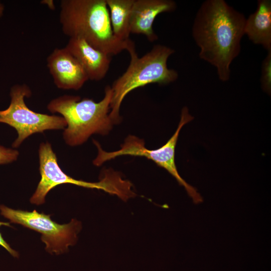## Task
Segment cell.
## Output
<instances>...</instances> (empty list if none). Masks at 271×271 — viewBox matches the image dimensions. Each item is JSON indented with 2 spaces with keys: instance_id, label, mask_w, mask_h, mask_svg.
<instances>
[{
  "instance_id": "6da1fadb",
  "label": "cell",
  "mask_w": 271,
  "mask_h": 271,
  "mask_svg": "<svg viewBox=\"0 0 271 271\" xmlns=\"http://www.w3.org/2000/svg\"><path fill=\"white\" fill-rule=\"evenodd\" d=\"M246 18L224 0H206L194 20L192 34L200 59L216 68L219 79L228 81L230 65L241 50Z\"/></svg>"
},
{
  "instance_id": "7a4b0ae2",
  "label": "cell",
  "mask_w": 271,
  "mask_h": 271,
  "mask_svg": "<svg viewBox=\"0 0 271 271\" xmlns=\"http://www.w3.org/2000/svg\"><path fill=\"white\" fill-rule=\"evenodd\" d=\"M59 22L65 35L82 39L110 56L134 45L114 35L106 0H62Z\"/></svg>"
},
{
  "instance_id": "3957f363",
  "label": "cell",
  "mask_w": 271,
  "mask_h": 271,
  "mask_svg": "<svg viewBox=\"0 0 271 271\" xmlns=\"http://www.w3.org/2000/svg\"><path fill=\"white\" fill-rule=\"evenodd\" d=\"M112 91L106 86L104 96L99 102L92 99H81L79 96L64 95L52 99L47 108L58 113L66 120L63 139L70 146L84 143L92 134H108L114 123L109 116Z\"/></svg>"
},
{
  "instance_id": "277c9868",
  "label": "cell",
  "mask_w": 271,
  "mask_h": 271,
  "mask_svg": "<svg viewBox=\"0 0 271 271\" xmlns=\"http://www.w3.org/2000/svg\"><path fill=\"white\" fill-rule=\"evenodd\" d=\"M127 51L130 56L128 67L110 86L112 96L109 116L114 124L121 120L120 106L130 92L151 83L169 84L178 77V72L168 68L167 66L169 57L175 52L174 49L166 46L156 45L140 58L136 53L134 45Z\"/></svg>"
},
{
  "instance_id": "5b68a950",
  "label": "cell",
  "mask_w": 271,
  "mask_h": 271,
  "mask_svg": "<svg viewBox=\"0 0 271 271\" xmlns=\"http://www.w3.org/2000/svg\"><path fill=\"white\" fill-rule=\"evenodd\" d=\"M38 153L41 178L35 193L30 198L32 204L37 205L43 204L48 193L56 186L63 184L101 190L111 195H116L124 201L129 199L132 195L131 183L124 179L119 172L112 169L104 170L101 179L97 182L76 180L61 169L56 154L49 143H42L39 146Z\"/></svg>"
},
{
  "instance_id": "8992f818",
  "label": "cell",
  "mask_w": 271,
  "mask_h": 271,
  "mask_svg": "<svg viewBox=\"0 0 271 271\" xmlns=\"http://www.w3.org/2000/svg\"><path fill=\"white\" fill-rule=\"evenodd\" d=\"M193 119L189 113L187 107L181 111L180 120L176 130L166 143L157 149L146 148L144 140L133 135L128 136L124 140L120 148L115 151L107 152L102 149L99 143L93 140L97 149V155L93 161L96 166H100L105 162L121 156L143 157L151 160L158 166L166 170L183 186L188 195L195 204L202 202L203 198L197 189L187 183L180 175L175 161V152L179 133L183 126Z\"/></svg>"
},
{
  "instance_id": "52a82bcc",
  "label": "cell",
  "mask_w": 271,
  "mask_h": 271,
  "mask_svg": "<svg viewBox=\"0 0 271 271\" xmlns=\"http://www.w3.org/2000/svg\"><path fill=\"white\" fill-rule=\"evenodd\" d=\"M31 94L26 84L15 85L10 91V105L5 110H0V122L8 124L17 131L18 137L12 144L13 148H18L33 133L48 129H64L67 126L62 116L37 113L29 109L24 98L29 97Z\"/></svg>"
},
{
  "instance_id": "ba28073f",
  "label": "cell",
  "mask_w": 271,
  "mask_h": 271,
  "mask_svg": "<svg viewBox=\"0 0 271 271\" xmlns=\"http://www.w3.org/2000/svg\"><path fill=\"white\" fill-rule=\"evenodd\" d=\"M1 214L12 223L21 224L42 234L41 240L45 249L51 254H60L67 252L69 246L75 244L77 234L81 229L80 222L72 219L69 223L60 224L51 220L50 215L15 210L0 205Z\"/></svg>"
},
{
  "instance_id": "9c48e42d",
  "label": "cell",
  "mask_w": 271,
  "mask_h": 271,
  "mask_svg": "<svg viewBox=\"0 0 271 271\" xmlns=\"http://www.w3.org/2000/svg\"><path fill=\"white\" fill-rule=\"evenodd\" d=\"M47 66L58 88L77 90L88 80L81 64L65 48L54 49L47 58Z\"/></svg>"
},
{
  "instance_id": "30bf717a",
  "label": "cell",
  "mask_w": 271,
  "mask_h": 271,
  "mask_svg": "<svg viewBox=\"0 0 271 271\" xmlns=\"http://www.w3.org/2000/svg\"><path fill=\"white\" fill-rule=\"evenodd\" d=\"M176 3L172 0H134L130 20V32L145 36L150 42L158 36L153 26L157 16L161 13L175 10Z\"/></svg>"
},
{
  "instance_id": "8fae6325",
  "label": "cell",
  "mask_w": 271,
  "mask_h": 271,
  "mask_svg": "<svg viewBox=\"0 0 271 271\" xmlns=\"http://www.w3.org/2000/svg\"><path fill=\"white\" fill-rule=\"evenodd\" d=\"M79 62L88 80L98 81L107 73L111 56L79 38H70L64 47Z\"/></svg>"
},
{
  "instance_id": "7c38bea8",
  "label": "cell",
  "mask_w": 271,
  "mask_h": 271,
  "mask_svg": "<svg viewBox=\"0 0 271 271\" xmlns=\"http://www.w3.org/2000/svg\"><path fill=\"white\" fill-rule=\"evenodd\" d=\"M254 44L271 50V1L258 0L257 9L246 18L244 35Z\"/></svg>"
},
{
  "instance_id": "4fadbf2b",
  "label": "cell",
  "mask_w": 271,
  "mask_h": 271,
  "mask_svg": "<svg viewBox=\"0 0 271 271\" xmlns=\"http://www.w3.org/2000/svg\"><path fill=\"white\" fill-rule=\"evenodd\" d=\"M115 37L123 42L130 41V20L134 0H106Z\"/></svg>"
},
{
  "instance_id": "5bb4252c",
  "label": "cell",
  "mask_w": 271,
  "mask_h": 271,
  "mask_svg": "<svg viewBox=\"0 0 271 271\" xmlns=\"http://www.w3.org/2000/svg\"><path fill=\"white\" fill-rule=\"evenodd\" d=\"M260 83L262 89L267 93L271 90V50L267 51V54L261 64Z\"/></svg>"
},
{
  "instance_id": "9a60e30c",
  "label": "cell",
  "mask_w": 271,
  "mask_h": 271,
  "mask_svg": "<svg viewBox=\"0 0 271 271\" xmlns=\"http://www.w3.org/2000/svg\"><path fill=\"white\" fill-rule=\"evenodd\" d=\"M19 155V153L17 150L0 145V165L11 163L16 161Z\"/></svg>"
},
{
  "instance_id": "2e32d148",
  "label": "cell",
  "mask_w": 271,
  "mask_h": 271,
  "mask_svg": "<svg viewBox=\"0 0 271 271\" xmlns=\"http://www.w3.org/2000/svg\"><path fill=\"white\" fill-rule=\"evenodd\" d=\"M1 226H7L11 227L10 223L7 222L0 221V227ZM0 245L6 249L13 257H19V254L15 250L12 248L10 245L5 240L0 232Z\"/></svg>"
},
{
  "instance_id": "e0dca14e",
  "label": "cell",
  "mask_w": 271,
  "mask_h": 271,
  "mask_svg": "<svg viewBox=\"0 0 271 271\" xmlns=\"http://www.w3.org/2000/svg\"><path fill=\"white\" fill-rule=\"evenodd\" d=\"M4 11V6L0 2V17H2Z\"/></svg>"
}]
</instances>
